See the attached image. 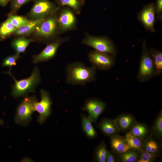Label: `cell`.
Masks as SVG:
<instances>
[{"mask_svg":"<svg viewBox=\"0 0 162 162\" xmlns=\"http://www.w3.org/2000/svg\"><path fill=\"white\" fill-rule=\"evenodd\" d=\"M82 42L95 50L108 54L113 57L117 53L115 44L107 37L94 36L86 33Z\"/></svg>","mask_w":162,"mask_h":162,"instance_id":"cell-4","label":"cell"},{"mask_svg":"<svg viewBox=\"0 0 162 162\" xmlns=\"http://www.w3.org/2000/svg\"><path fill=\"white\" fill-rule=\"evenodd\" d=\"M98 127L100 130L105 134L108 136H113L119 131L114 120L104 118L99 123Z\"/></svg>","mask_w":162,"mask_h":162,"instance_id":"cell-14","label":"cell"},{"mask_svg":"<svg viewBox=\"0 0 162 162\" xmlns=\"http://www.w3.org/2000/svg\"><path fill=\"white\" fill-rule=\"evenodd\" d=\"M106 106L105 102L95 98H90L86 101L82 110L88 112L89 119L92 123H95Z\"/></svg>","mask_w":162,"mask_h":162,"instance_id":"cell-9","label":"cell"},{"mask_svg":"<svg viewBox=\"0 0 162 162\" xmlns=\"http://www.w3.org/2000/svg\"><path fill=\"white\" fill-rule=\"evenodd\" d=\"M37 100L36 96H25L17 107L14 119L18 124L27 125L31 120L32 115L35 111L34 103Z\"/></svg>","mask_w":162,"mask_h":162,"instance_id":"cell-5","label":"cell"},{"mask_svg":"<svg viewBox=\"0 0 162 162\" xmlns=\"http://www.w3.org/2000/svg\"><path fill=\"white\" fill-rule=\"evenodd\" d=\"M8 19L17 29L28 23L29 20L22 16L10 14Z\"/></svg>","mask_w":162,"mask_h":162,"instance_id":"cell-25","label":"cell"},{"mask_svg":"<svg viewBox=\"0 0 162 162\" xmlns=\"http://www.w3.org/2000/svg\"><path fill=\"white\" fill-rule=\"evenodd\" d=\"M119 130H125L130 128L134 122V118L130 115L124 114L114 120Z\"/></svg>","mask_w":162,"mask_h":162,"instance_id":"cell-19","label":"cell"},{"mask_svg":"<svg viewBox=\"0 0 162 162\" xmlns=\"http://www.w3.org/2000/svg\"><path fill=\"white\" fill-rule=\"evenodd\" d=\"M155 76V70L149 50L143 40L142 44V52L137 78L141 82L149 81Z\"/></svg>","mask_w":162,"mask_h":162,"instance_id":"cell-3","label":"cell"},{"mask_svg":"<svg viewBox=\"0 0 162 162\" xmlns=\"http://www.w3.org/2000/svg\"><path fill=\"white\" fill-rule=\"evenodd\" d=\"M96 68L93 66H85L82 62H75L67 65L66 83L84 86L88 82L95 81Z\"/></svg>","mask_w":162,"mask_h":162,"instance_id":"cell-1","label":"cell"},{"mask_svg":"<svg viewBox=\"0 0 162 162\" xmlns=\"http://www.w3.org/2000/svg\"><path fill=\"white\" fill-rule=\"evenodd\" d=\"M67 40V38L59 39L48 44L41 52L33 56V63L36 64L52 59L55 56L60 45Z\"/></svg>","mask_w":162,"mask_h":162,"instance_id":"cell-11","label":"cell"},{"mask_svg":"<svg viewBox=\"0 0 162 162\" xmlns=\"http://www.w3.org/2000/svg\"><path fill=\"white\" fill-rule=\"evenodd\" d=\"M34 40L25 38H19L13 40L11 45L16 53H24L29 44Z\"/></svg>","mask_w":162,"mask_h":162,"instance_id":"cell-21","label":"cell"},{"mask_svg":"<svg viewBox=\"0 0 162 162\" xmlns=\"http://www.w3.org/2000/svg\"><path fill=\"white\" fill-rule=\"evenodd\" d=\"M10 1H11V0H10Z\"/></svg>","mask_w":162,"mask_h":162,"instance_id":"cell-37","label":"cell"},{"mask_svg":"<svg viewBox=\"0 0 162 162\" xmlns=\"http://www.w3.org/2000/svg\"><path fill=\"white\" fill-rule=\"evenodd\" d=\"M147 132V129L144 125L138 124L132 128L129 133L134 136L141 138L146 135Z\"/></svg>","mask_w":162,"mask_h":162,"instance_id":"cell-26","label":"cell"},{"mask_svg":"<svg viewBox=\"0 0 162 162\" xmlns=\"http://www.w3.org/2000/svg\"><path fill=\"white\" fill-rule=\"evenodd\" d=\"M107 151L105 144L102 142L95 150V160L98 162H105Z\"/></svg>","mask_w":162,"mask_h":162,"instance_id":"cell-24","label":"cell"},{"mask_svg":"<svg viewBox=\"0 0 162 162\" xmlns=\"http://www.w3.org/2000/svg\"><path fill=\"white\" fill-rule=\"evenodd\" d=\"M155 134L160 138H161L162 136V113L160 112L159 115L156 120L154 126Z\"/></svg>","mask_w":162,"mask_h":162,"instance_id":"cell-30","label":"cell"},{"mask_svg":"<svg viewBox=\"0 0 162 162\" xmlns=\"http://www.w3.org/2000/svg\"><path fill=\"white\" fill-rule=\"evenodd\" d=\"M155 154L143 151L137 161L138 162H152L156 158Z\"/></svg>","mask_w":162,"mask_h":162,"instance_id":"cell-31","label":"cell"},{"mask_svg":"<svg viewBox=\"0 0 162 162\" xmlns=\"http://www.w3.org/2000/svg\"><path fill=\"white\" fill-rule=\"evenodd\" d=\"M58 5L62 7L68 6L73 9L74 11L77 14L81 12L82 6L84 3V0H56Z\"/></svg>","mask_w":162,"mask_h":162,"instance_id":"cell-20","label":"cell"},{"mask_svg":"<svg viewBox=\"0 0 162 162\" xmlns=\"http://www.w3.org/2000/svg\"><path fill=\"white\" fill-rule=\"evenodd\" d=\"M144 151L155 154L158 150V147L156 142L153 140H149L146 141L144 144Z\"/></svg>","mask_w":162,"mask_h":162,"instance_id":"cell-29","label":"cell"},{"mask_svg":"<svg viewBox=\"0 0 162 162\" xmlns=\"http://www.w3.org/2000/svg\"><path fill=\"white\" fill-rule=\"evenodd\" d=\"M58 26V18L54 17L46 18L37 28L35 33L42 37H49L54 34Z\"/></svg>","mask_w":162,"mask_h":162,"instance_id":"cell-13","label":"cell"},{"mask_svg":"<svg viewBox=\"0 0 162 162\" xmlns=\"http://www.w3.org/2000/svg\"><path fill=\"white\" fill-rule=\"evenodd\" d=\"M155 4L151 3L146 6L138 15L139 20L146 30L152 32L155 31Z\"/></svg>","mask_w":162,"mask_h":162,"instance_id":"cell-10","label":"cell"},{"mask_svg":"<svg viewBox=\"0 0 162 162\" xmlns=\"http://www.w3.org/2000/svg\"><path fill=\"white\" fill-rule=\"evenodd\" d=\"M32 0H11V7L13 12H16L22 6Z\"/></svg>","mask_w":162,"mask_h":162,"instance_id":"cell-32","label":"cell"},{"mask_svg":"<svg viewBox=\"0 0 162 162\" xmlns=\"http://www.w3.org/2000/svg\"><path fill=\"white\" fill-rule=\"evenodd\" d=\"M58 21L60 30L64 32L75 27L76 19L73 11L68 8H64L61 11Z\"/></svg>","mask_w":162,"mask_h":162,"instance_id":"cell-12","label":"cell"},{"mask_svg":"<svg viewBox=\"0 0 162 162\" xmlns=\"http://www.w3.org/2000/svg\"><path fill=\"white\" fill-rule=\"evenodd\" d=\"M155 8L156 14L158 19L161 20L162 16V0H156Z\"/></svg>","mask_w":162,"mask_h":162,"instance_id":"cell-33","label":"cell"},{"mask_svg":"<svg viewBox=\"0 0 162 162\" xmlns=\"http://www.w3.org/2000/svg\"><path fill=\"white\" fill-rule=\"evenodd\" d=\"M41 100H37L34 103V111L39 114L38 121L42 124L50 116L52 111L51 106L52 101L49 93L44 89L40 91Z\"/></svg>","mask_w":162,"mask_h":162,"instance_id":"cell-6","label":"cell"},{"mask_svg":"<svg viewBox=\"0 0 162 162\" xmlns=\"http://www.w3.org/2000/svg\"><path fill=\"white\" fill-rule=\"evenodd\" d=\"M3 121L2 120L0 119V124H3Z\"/></svg>","mask_w":162,"mask_h":162,"instance_id":"cell-36","label":"cell"},{"mask_svg":"<svg viewBox=\"0 0 162 162\" xmlns=\"http://www.w3.org/2000/svg\"><path fill=\"white\" fill-rule=\"evenodd\" d=\"M112 136L111 145L112 148L116 152L122 154L131 149L124 138L115 135Z\"/></svg>","mask_w":162,"mask_h":162,"instance_id":"cell-16","label":"cell"},{"mask_svg":"<svg viewBox=\"0 0 162 162\" xmlns=\"http://www.w3.org/2000/svg\"><path fill=\"white\" fill-rule=\"evenodd\" d=\"M30 12V16L34 19L45 18L57 9L49 0H36Z\"/></svg>","mask_w":162,"mask_h":162,"instance_id":"cell-8","label":"cell"},{"mask_svg":"<svg viewBox=\"0 0 162 162\" xmlns=\"http://www.w3.org/2000/svg\"><path fill=\"white\" fill-rule=\"evenodd\" d=\"M121 158L124 162H135L137 161L139 156L136 152L128 150L121 154Z\"/></svg>","mask_w":162,"mask_h":162,"instance_id":"cell-28","label":"cell"},{"mask_svg":"<svg viewBox=\"0 0 162 162\" xmlns=\"http://www.w3.org/2000/svg\"><path fill=\"white\" fill-rule=\"evenodd\" d=\"M20 57L19 54L16 53L14 55L8 56L4 59L1 66L11 69L13 66L16 65V62Z\"/></svg>","mask_w":162,"mask_h":162,"instance_id":"cell-27","label":"cell"},{"mask_svg":"<svg viewBox=\"0 0 162 162\" xmlns=\"http://www.w3.org/2000/svg\"><path fill=\"white\" fill-rule=\"evenodd\" d=\"M10 0H0V5L2 6H5L8 4Z\"/></svg>","mask_w":162,"mask_h":162,"instance_id":"cell-35","label":"cell"},{"mask_svg":"<svg viewBox=\"0 0 162 162\" xmlns=\"http://www.w3.org/2000/svg\"><path fill=\"white\" fill-rule=\"evenodd\" d=\"M11 69L6 73L9 74L14 80L12 86L11 95L15 98L26 96L30 92H34L36 86L40 82V71L37 67L34 68L31 75L28 78L16 80L11 72Z\"/></svg>","mask_w":162,"mask_h":162,"instance_id":"cell-2","label":"cell"},{"mask_svg":"<svg viewBox=\"0 0 162 162\" xmlns=\"http://www.w3.org/2000/svg\"><path fill=\"white\" fill-rule=\"evenodd\" d=\"M17 28L8 19L0 26V39L4 40L14 33Z\"/></svg>","mask_w":162,"mask_h":162,"instance_id":"cell-22","label":"cell"},{"mask_svg":"<svg viewBox=\"0 0 162 162\" xmlns=\"http://www.w3.org/2000/svg\"><path fill=\"white\" fill-rule=\"evenodd\" d=\"M124 139L131 149L141 150L143 144L141 138L134 136L129 133L126 134Z\"/></svg>","mask_w":162,"mask_h":162,"instance_id":"cell-23","label":"cell"},{"mask_svg":"<svg viewBox=\"0 0 162 162\" xmlns=\"http://www.w3.org/2000/svg\"><path fill=\"white\" fill-rule=\"evenodd\" d=\"M82 129L86 136L89 139H93L96 136L97 133L94 128L92 122L88 116L84 114L81 116Z\"/></svg>","mask_w":162,"mask_h":162,"instance_id":"cell-17","label":"cell"},{"mask_svg":"<svg viewBox=\"0 0 162 162\" xmlns=\"http://www.w3.org/2000/svg\"><path fill=\"white\" fill-rule=\"evenodd\" d=\"M116 161L114 155L110 152L107 151L105 162H115Z\"/></svg>","mask_w":162,"mask_h":162,"instance_id":"cell-34","label":"cell"},{"mask_svg":"<svg viewBox=\"0 0 162 162\" xmlns=\"http://www.w3.org/2000/svg\"><path fill=\"white\" fill-rule=\"evenodd\" d=\"M149 50L154 67L155 76L159 75L162 72V52L154 48Z\"/></svg>","mask_w":162,"mask_h":162,"instance_id":"cell-18","label":"cell"},{"mask_svg":"<svg viewBox=\"0 0 162 162\" xmlns=\"http://www.w3.org/2000/svg\"><path fill=\"white\" fill-rule=\"evenodd\" d=\"M88 58L92 66L100 70H108L114 64L113 57L108 54L95 50L89 52Z\"/></svg>","mask_w":162,"mask_h":162,"instance_id":"cell-7","label":"cell"},{"mask_svg":"<svg viewBox=\"0 0 162 162\" xmlns=\"http://www.w3.org/2000/svg\"><path fill=\"white\" fill-rule=\"evenodd\" d=\"M46 19L41 18L29 20L26 24L17 29L14 34L16 35L20 36L28 34L35 31Z\"/></svg>","mask_w":162,"mask_h":162,"instance_id":"cell-15","label":"cell"}]
</instances>
